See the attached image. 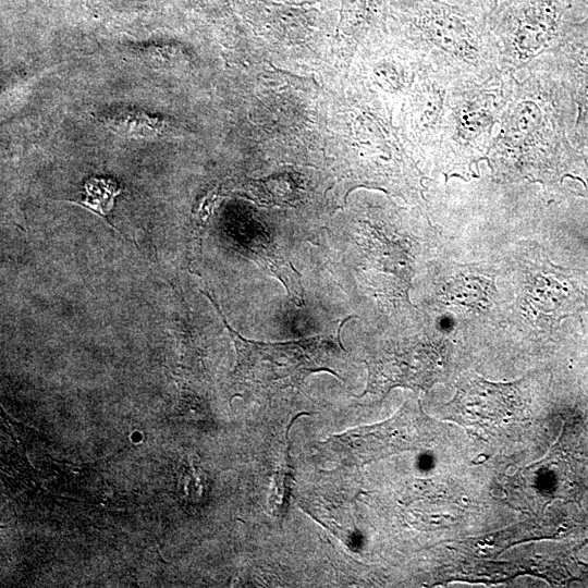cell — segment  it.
I'll return each mask as SVG.
<instances>
[{"mask_svg":"<svg viewBox=\"0 0 588 588\" xmlns=\"http://www.w3.org/2000/svg\"><path fill=\"white\" fill-rule=\"evenodd\" d=\"M568 94L576 110L573 138L588 146V17L563 23L552 49L542 56Z\"/></svg>","mask_w":588,"mask_h":588,"instance_id":"5","label":"cell"},{"mask_svg":"<svg viewBox=\"0 0 588 588\" xmlns=\"http://www.w3.org/2000/svg\"><path fill=\"white\" fill-rule=\"evenodd\" d=\"M121 192L122 188L115 180L103 176H90L83 185L82 199L75 203L102 217L111 225L107 217Z\"/></svg>","mask_w":588,"mask_h":588,"instance_id":"7","label":"cell"},{"mask_svg":"<svg viewBox=\"0 0 588 588\" xmlns=\"http://www.w3.org/2000/svg\"><path fill=\"white\" fill-rule=\"evenodd\" d=\"M584 2L588 5V0H584Z\"/></svg>","mask_w":588,"mask_h":588,"instance_id":"8","label":"cell"},{"mask_svg":"<svg viewBox=\"0 0 588 588\" xmlns=\"http://www.w3.org/2000/svg\"><path fill=\"white\" fill-rule=\"evenodd\" d=\"M216 308L236 351L233 375L264 388L285 389L299 385L310 373L326 370L340 378L332 368L336 341L317 335L297 341L259 342L244 338L226 321L217 302L200 290Z\"/></svg>","mask_w":588,"mask_h":588,"instance_id":"2","label":"cell"},{"mask_svg":"<svg viewBox=\"0 0 588 588\" xmlns=\"http://www.w3.org/2000/svg\"><path fill=\"white\" fill-rule=\"evenodd\" d=\"M515 74L512 95L499 121L488 159L502 180L561 184L587 173L585 157L566 131L568 94L543 57Z\"/></svg>","mask_w":588,"mask_h":588,"instance_id":"1","label":"cell"},{"mask_svg":"<svg viewBox=\"0 0 588 588\" xmlns=\"http://www.w3.org/2000/svg\"><path fill=\"white\" fill-rule=\"evenodd\" d=\"M449 418L477 437L495 434L523 415L519 390L512 383H493L480 377L465 380L448 404Z\"/></svg>","mask_w":588,"mask_h":588,"instance_id":"4","label":"cell"},{"mask_svg":"<svg viewBox=\"0 0 588 588\" xmlns=\"http://www.w3.org/2000/svg\"><path fill=\"white\" fill-rule=\"evenodd\" d=\"M368 369L367 393L383 396L394 387L428 389L439 371L438 353L428 345L383 350L365 360Z\"/></svg>","mask_w":588,"mask_h":588,"instance_id":"6","label":"cell"},{"mask_svg":"<svg viewBox=\"0 0 588 588\" xmlns=\"http://www.w3.org/2000/svg\"><path fill=\"white\" fill-rule=\"evenodd\" d=\"M432 425L420 406L404 405L383 422L334 434L320 444L338 463L362 466L400 452L427 446L431 440Z\"/></svg>","mask_w":588,"mask_h":588,"instance_id":"3","label":"cell"}]
</instances>
